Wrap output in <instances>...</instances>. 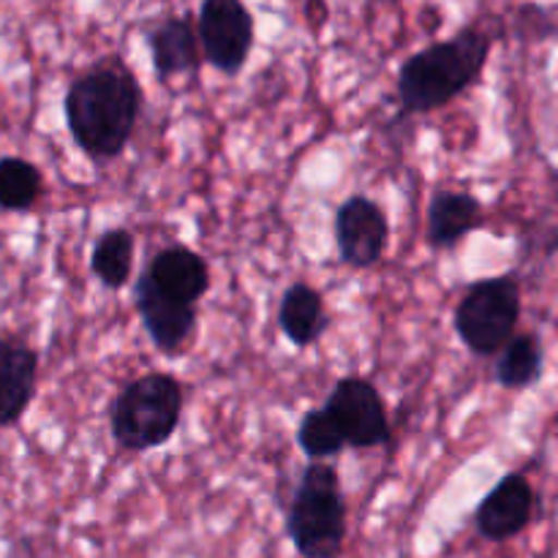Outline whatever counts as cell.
<instances>
[{
  "instance_id": "ac0fdd59",
  "label": "cell",
  "mask_w": 558,
  "mask_h": 558,
  "mask_svg": "<svg viewBox=\"0 0 558 558\" xmlns=\"http://www.w3.org/2000/svg\"><path fill=\"white\" fill-rule=\"evenodd\" d=\"M44 189V178L36 163L25 158H0V207L11 213L31 210Z\"/></svg>"
},
{
  "instance_id": "7a4b0ae2",
  "label": "cell",
  "mask_w": 558,
  "mask_h": 558,
  "mask_svg": "<svg viewBox=\"0 0 558 558\" xmlns=\"http://www.w3.org/2000/svg\"><path fill=\"white\" fill-rule=\"evenodd\" d=\"M494 38L477 25L458 31L447 41L414 52L398 74V98L409 114H425L456 101L474 85L488 63Z\"/></svg>"
},
{
  "instance_id": "2e32d148",
  "label": "cell",
  "mask_w": 558,
  "mask_h": 558,
  "mask_svg": "<svg viewBox=\"0 0 558 558\" xmlns=\"http://www.w3.org/2000/svg\"><path fill=\"white\" fill-rule=\"evenodd\" d=\"M545 352L534 332H515L496 363V381L505 390H529L543 379Z\"/></svg>"
},
{
  "instance_id": "9c48e42d",
  "label": "cell",
  "mask_w": 558,
  "mask_h": 558,
  "mask_svg": "<svg viewBox=\"0 0 558 558\" xmlns=\"http://www.w3.org/2000/svg\"><path fill=\"white\" fill-rule=\"evenodd\" d=\"M537 496H534L532 483L521 472H510L488 490L474 512V526L480 537L490 543H507L526 532L534 518Z\"/></svg>"
},
{
  "instance_id": "ba28073f",
  "label": "cell",
  "mask_w": 558,
  "mask_h": 558,
  "mask_svg": "<svg viewBox=\"0 0 558 558\" xmlns=\"http://www.w3.org/2000/svg\"><path fill=\"white\" fill-rule=\"evenodd\" d=\"M390 243L387 213L368 196H349L336 213V245L343 265L374 267Z\"/></svg>"
},
{
  "instance_id": "52a82bcc",
  "label": "cell",
  "mask_w": 558,
  "mask_h": 558,
  "mask_svg": "<svg viewBox=\"0 0 558 558\" xmlns=\"http://www.w3.org/2000/svg\"><path fill=\"white\" fill-rule=\"evenodd\" d=\"M196 36L207 63L234 76L254 49V16L243 0H202Z\"/></svg>"
},
{
  "instance_id": "6da1fadb",
  "label": "cell",
  "mask_w": 558,
  "mask_h": 558,
  "mask_svg": "<svg viewBox=\"0 0 558 558\" xmlns=\"http://www.w3.org/2000/svg\"><path fill=\"white\" fill-rule=\"evenodd\" d=\"M63 112L76 147L93 161H112L125 150L140 120V80L118 58L101 60L71 82Z\"/></svg>"
},
{
  "instance_id": "d6986e66",
  "label": "cell",
  "mask_w": 558,
  "mask_h": 558,
  "mask_svg": "<svg viewBox=\"0 0 558 558\" xmlns=\"http://www.w3.org/2000/svg\"><path fill=\"white\" fill-rule=\"evenodd\" d=\"M298 445L311 461H325V458L338 456L347 447L336 420L330 417L325 407L311 409L298 425Z\"/></svg>"
},
{
  "instance_id": "5b68a950",
  "label": "cell",
  "mask_w": 558,
  "mask_h": 558,
  "mask_svg": "<svg viewBox=\"0 0 558 558\" xmlns=\"http://www.w3.org/2000/svg\"><path fill=\"white\" fill-rule=\"evenodd\" d=\"M521 281L512 272L474 281L456 305L458 338L477 357H494L510 343L521 322Z\"/></svg>"
},
{
  "instance_id": "277c9868",
  "label": "cell",
  "mask_w": 558,
  "mask_h": 558,
  "mask_svg": "<svg viewBox=\"0 0 558 558\" xmlns=\"http://www.w3.org/2000/svg\"><path fill=\"white\" fill-rule=\"evenodd\" d=\"M183 385L172 374H145L129 381L109 414L114 441L129 452L167 445L183 417Z\"/></svg>"
},
{
  "instance_id": "e0dca14e",
  "label": "cell",
  "mask_w": 558,
  "mask_h": 558,
  "mask_svg": "<svg viewBox=\"0 0 558 558\" xmlns=\"http://www.w3.org/2000/svg\"><path fill=\"white\" fill-rule=\"evenodd\" d=\"M136 240L129 229H109L90 251V270L107 289H123L134 270Z\"/></svg>"
},
{
  "instance_id": "3957f363",
  "label": "cell",
  "mask_w": 558,
  "mask_h": 558,
  "mask_svg": "<svg viewBox=\"0 0 558 558\" xmlns=\"http://www.w3.org/2000/svg\"><path fill=\"white\" fill-rule=\"evenodd\" d=\"M347 501L338 469L314 461L300 474L287 515V532L303 558H338L347 545Z\"/></svg>"
},
{
  "instance_id": "44dd1931",
  "label": "cell",
  "mask_w": 558,
  "mask_h": 558,
  "mask_svg": "<svg viewBox=\"0 0 558 558\" xmlns=\"http://www.w3.org/2000/svg\"><path fill=\"white\" fill-rule=\"evenodd\" d=\"M381 3H396V0H381Z\"/></svg>"
},
{
  "instance_id": "9a60e30c",
  "label": "cell",
  "mask_w": 558,
  "mask_h": 558,
  "mask_svg": "<svg viewBox=\"0 0 558 558\" xmlns=\"http://www.w3.org/2000/svg\"><path fill=\"white\" fill-rule=\"evenodd\" d=\"M278 327L298 349L314 347L330 327L325 298L308 283H292L278 303Z\"/></svg>"
},
{
  "instance_id": "7c38bea8",
  "label": "cell",
  "mask_w": 558,
  "mask_h": 558,
  "mask_svg": "<svg viewBox=\"0 0 558 558\" xmlns=\"http://www.w3.org/2000/svg\"><path fill=\"white\" fill-rule=\"evenodd\" d=\"M38 354L20 341L0 338V425L20 423L36 396Z\"/></svg>"
},
{
  "instance_id": "4fadbf2b",
  "label": "cell",
  "mask_w": 558,
  "mask_h": 558,
  "mask_svg": "<svg viewBox=\"0 0 558 558\" xmlns=\"http://www.w3.org/2000/svg\"><path fill=\"white\" fill-rule=\"evenodd\" d=\"M485 223L483 202L466 191H436L428 202V229L425 238L436 251L456 248L466 234Z\"/></svg>"
},
{
  "instance_id": "8992f818",
  "label": "cell",
  "mask_w": 558,
  "mask_h": 558,
  "mask_svg": "<svg viewBox=\"0 0 558 558\" xmlns=\"http://www.w3.org/2000/svg\"><path fill=\"white\" fill-rule=\"evenodd\" d=\"M325 409L352 450H374L390 441V420L374 381L343 376L330 390Z\"/></svg>"
},
{
  "instance_id": "ffe728a7",
  "label": "cell",
  "mask_w": 558,
  "mask_h": 558,
  "mask_svg": "<svg viewBox=\"0 0 558 558\" xmlns=\"http://www.w3.org/2000/svg\"><path fill=\"white\" fill-rule=\"evenodd\" d=\"M308 16L314 20V25H325L327 22V3L325 0H308Z\"/></svg>"
},
{
  "instance_id": "30bf717a",
  "label": "cell",
  "mask_w": 558,
  "mask_h": 558,
  "mask_svg": "<svg viewBox=\"0 0 558 558\" xmlns=\"http://www.w3.org/2000/svg\"><path fill=\"white\" fill-rule=\"evenodd\" d=\"M136 314L150 336L153 347L163 354H180L196 330V305L178 303L153 287L147 272H142L134 287Z\"/></svg>"
},
{
  "instance_id": "8fae6325",
  "label": "cell",
  "mask_w": 558,
  "mask_h": 558,
  "mask_svg": "<svg viewBox=\"0 0 558 558\" xmlns=\"http://www.w3.org/2000/svg\"><path fill=\"white\" fill-rule=\"evenodd\" d=\"M145 272L158 292L185 305H196L210 289V267L189 245H169L158 251Z\"/></svg>"
},
{
  "instance_id": "5bb4252c",
  "label": "cell",
  "mask_w": 558,
  "mask_h": 558,
  "mask_svg": "<svg viewBox=\"0 0 558 558\" xmlns=\"http://www.w3.org/2000/svg\"><path fill=\"white\" fill-rule=\"evenodd\" d=\"M153 65L161 80L199 69V36L189 16H167L147 33Z\"/></svg>"
}]
</instances>
